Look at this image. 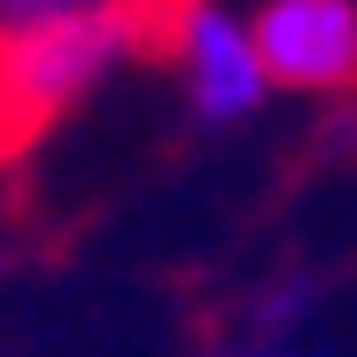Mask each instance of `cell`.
<instances>
[{"label":"cell","instance_id":"obj_2","mask_svg":"<svg viewBox=\"0 0 357 357\" xmlns=\"http://www.w3.org/2000/svg\"><path fill=\"white\" fill-rule=\"evenodd\" d=\"M264 78L287 93H357V0H264L249 16Z\"/></svg>","mask_w":357,"mask_h":357},{"label":"cell","instance_id":"obj_3","mask_svg":"<svg viewBox=\"0 0 357 357\" xmlns=\"http://www.w3.org/2000/svg\"><path fill=\"white\" fill-rule=\"evenodd\" d=\"M187 78L195 109L202 116H249L264 101V54H257V31L241 16H225L218 0H187V16H178V39H171V63Z\"/></svg>","mask_w":357,"mask_h":357},{"label":"cell","instance_id":"obj_1","mask_svg":"<svg viewBox=\"0 0 357 357\" xmlns=\"http://www.w3.org/2000/svg\"><path fill=\"white\" fill-rule=\"evenodd\" d=\"M178 16H187V0H116L93 16L8 31L0 39V163H16L31 140H47L101 78L132 63H171Z\"/></svg>","mask_w":357,"mask_h":357},{"label":"cell","instance_id":"obj_4","mask_svg":"<svg viewBox=\"0 0 357 357\" xmlns=\"http://www.w3.org/2000/svg\"><path fill=\"white\" fill-rule=\"evenodd\" d=\"M116 8V0H0V39L8 31H39V24H63V16H93Z\"/></svg>","mask_w":357,"mask_h":357},{"label":"cell","instance_id":"obj_5","mask_svg":"<svg viewBox=\"0 0 357 357\" xmlns=\"http://www.w3.org/2000/svg\"><path fill=\"white\" fill-rule=\"evenodd\" d=\"M249 357H280V349H249Z\"/></svg>","mask_w":357,"mask_h":357}]
</instances>
